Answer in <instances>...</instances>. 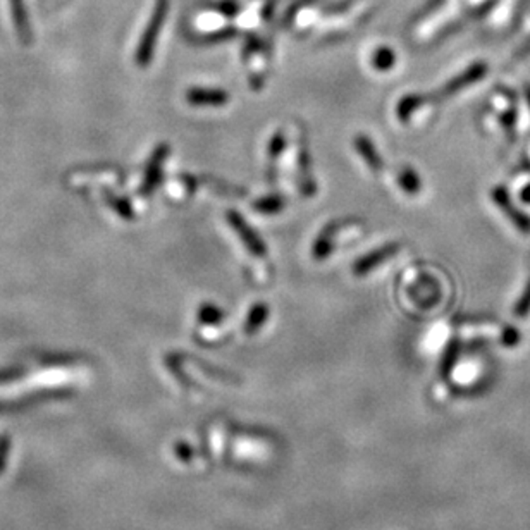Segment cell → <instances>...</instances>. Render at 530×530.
<instances>
[{
    "label": "cell",
    "mask_w": 530,
    "mask_h": 530,
    "mask_svg": "<svg viewBox=\"0 0 530 530\" xmlns=\"http://www.w3.org/2000/svg\"><path fill=\"white\" fill-rule=\"evenodd\" d=\"M167 12H169V0H157L136 50V62L140 66H147L152 61L153 50H156L158 35H160L162 26H164Z\"/></svg>",
    "instance_id": "1"
},
{
    "label": "cell",
    "mask_w": 530,
    "mask_h": 530,
    "mask_svg": "<svg viewBox=\"0 0 530 530\" xmlns=\"http://www.w3.org/2000/svg\"><path fill=\"white\" fill-rule=\"evenodd\" d=\"M492 202L498 205V208L501 212H503L504 215L510 219V223L515 226L516 229H519L520 233H524V235H529L530 233V215L525 214V212H521L516 208L515 203L511 202L510 198V193H508V190L504 186H496L494 190H492Z\"/></svg>",
    "instance_id": "2"
},
{
    "label": "cell",
    "mask_w": 530,
    "mask_h": 530,
    "mask_svg": "<svg viewBox=\"0 0 530 530\" xmlns=\"http://www.w3.org/2000/svg\"><path fill=\"white\" fill-rule=\"evenodd\" d=\"M487 74V66L484 62H475L470 68H467L462 74L449 79L444 86H442L441 95L442 97H452V95L458 93V91L469 88L474 83L481 81V79Z\"/></svg>",
    "instance_id": "3"
},
{
    "label": "cell",
    "mask_w": 530,
    "mask_h": 530,
    "mask_svg": "<svg viewBox=\"0 0 530 530\" xmlns=\"http://www.w3.org/2000/svg\"><path fill=\"white\" fill-rule=\"evenodd\" d=\"M188 102L193 106H223L228 102V93L223 90L193 88L188 91Z\"/></svg>",
    "instance_id": "4"
},
{
    "label": "cell",
    "mask_w": 530,
    "mask_h": 530,
    "mask_svg": "<svg viewBox=\"0 0 530 530\" xmlns=\"http://www.w3.org/2000/svg\"><path fill=\"white\" fill-rule=\"evenodd\" d=\"M229 220H231L233 228H235L236 231L240 233V235H241V238H243L245 243L248 245L250 252L257 253V255H265L267 252L264 250V245H262V241L258 240L257 235H255V233L252 231V229H250L248 226H246L245 220L241 219L240 215H236V214H229Z\"/></svg>",
    "instance_id": "5"
},
{
    "label": "cell",
    "mask_w": 530,
    "mask_h": 530,
    "mask_svg": "<svg viewBox=\"0 0 530 530\" xmlns=\"http://www.w3.org/2000/svg\"><path fill=\"white\" fill-rule=\"evenodd\" d=\"M396 248H398V246H396V245L386 246V248L379 250V252L372 253V255H369L367 258H364V260H358V262H357V267H355V270H357V274L367 272V270L372 269L374 265H377V262H381L382 258H387V257L394 255V253H396Z\"/></svg>",
    "instance_id": "6"
},
{
    "label": "cell",
    "mask_w": 530,
    "mask_h": 530,
    "mask_svg": "<svg viewBox=\"0 0 530 530\" xmlns=\"http://www.w3.org/2000/svg\"><path fill=\"white\" fill-rule=\"evenodd\" d=\"M357 148L360 150V153H364L367 164L370 165V169H374V170L381 169V158L377 157V152L374 153V147L370 145L369 138L358 136L357 138Z\"/></svg>",
    "instance_id": "7"
},
{
    "label": "cell",
    "mask_w": 530,
    "mask_h": 530,
    "mask_svg": "<svg viewBox=\"0 0 530 530\" xmlns=\"http://www.w3.org/2000/svg\"><path fill=\"white\" fill-rule=\"evenodd\" d=\"M394 61H396L394 52L391 49H387V47H381V49H379L377 52L374 53V59H372L374 66L379 71L391 69L394 66Z\"/></svg>",
    "instance_id": "8"
},
{
    "label": "cell",
    "mask_w": 530,
    "mask_h": 530,
    "mask_svg": "<svg viewBox=\"0 0 530 530\" xmlns=\"http://www.w3.org/2000/svg\"><path fill=\"white\" fill-rule=\"evenodd\" d=\"M424 98L420 97V95H412V97H404L402 102H399L398 106V116L399 119L402 121H407L408 118H410V114L415 108H419L420 106H422Z\"/></svg>",
    "instance_id": "9"
},
{
    "label": "cell",
    "mask_w": 530,
    "mask_h": 530,
    "mask_svg": "<svg viewBox=\"0 0 530 530\" xmlns=\"http://www.w3.org/2000/svg\"><path fill=\"white\" fill-rule=\"evenodd\" d=\"M399 185H402L403 190L408 191V193H412V195L417 193V191L420 190L419 174L412 169H404L402 173V176H399Z\"/></svg>",
    "instance_id": "10"
},
{
    "label": "cell",
    "mask_w": 530,
    "mask_h": 530,
    "mask_svg": "<svg viewBox=\"0 0 530 530\" xmlns=\"http://www.w3.org/2000/svg\"><path fill=\"white\" fill-rule=\"evenodd\" d=\"M529 314H530V281L527 282L524 293H521L519 302H516V305H515V315L516 317L524 319V317H527Z\"/></svg>",
    "instance_id": "11"
},
{
    "label": "cell",
    "mask_w": 530,
    "mask_h": 530,
    "mask_svg": "<svg viewBox=\"0 0 530 530\" xmlns=\"http://www.w3.org/2000/svg\"><path fill=\"white\" fill-rule=\"evenodd\" d=\"M267 317V308L264 307H257L255 310L250 314V320H248V325H246V331H255V329L260 325L262 322H264V319Z\"/></svg>",
    "instance_id": "12"
},
{
    "label": "cell",
    "mask_w": 530,
    "mask_h": 530,
    "mask_svg": "<svg viewBox=\"0 0 530 530\" xmlns=\"http://www.w3.org/2000/svg\"><path fill=\"white\" fill-rule=\"evenodd\" d=\"M501 123H503L504 131H506L508 136H515V124H516V112L515 111H508L506 114L501 116Z\"/></svg>",
    "instance_id": "13"
},
{
    "label": "cell",
    "mask_w": 530,
    "mask_h": 530,
    "mask_svg": "<svg viewBox=\"0 0 530 530\" xmlns=\"http://www.w3.org/2000/svg\"><path fill=\"white\" fill-rule=\"evenodd\" d=\"M200 315H202L203 322L214 324V322H219V320H220V310H219V308L212 307V305H210V307H203L202 312H200Z\"/></svg>",
    "instance_id": "14"
},
{
    "label": "cell",
    "mask_w": 530,
    "mask_h": 530,
    "mask_svg": "<svg viewBox=\"0 0 530 530\" xmlns=\"http://www.w3.org/2000/svg\"><path fill=\"white\" fill-rule=\"evenodd\" d=\"M11 6H12V12H14L16 23H18L21 28H24V21H26V16H24L23 0H11Z\"/></svg>",
    "instance_id": "15"
},
{
    "label": "cell",
    "mask_w": 530,
    "mask_h": 530,
    "mask_svg": "<svg viewBox=\"0 0 530 530\" xmlns=\"http://www.w3.org/2000/svg\"><path fill=\"white\" fill-rule=\"evenodd\" d=\"M520 200L524 203H527V205H530V185H527L525 188H521L520 191Z\"/></svg>",
    "instance_id": "16"
},
{
    "label": "cell",
    "mask_w": 530,
    "mask_h": 530,
    "mask_svg": "<svg viewBox=\"0 0 530 530\" xmlns=\"http://www.w3.org/2000/svg\"><path fill=\"white\" fill-rule=\"evenodd\" d=\"M525 98H527V103L530 107V85H525Z\"/></svg>",
    "instance_id": "17"
}]
</instances>
